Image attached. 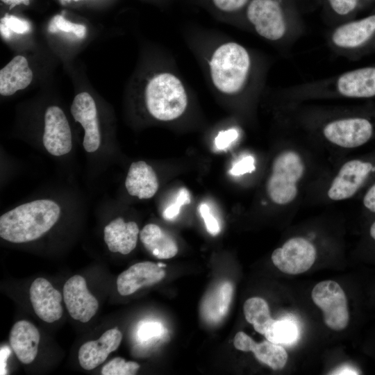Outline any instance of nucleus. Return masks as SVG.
Returning <instances> with one entry per match:
<instances>
[{"label":"nucleus","instance_id":"f257e3e1","mask_svg":"<svg viewBox=\"0 0 375 375\" xmlns=\"http://www.w3.org/2000/svg\"><path fill=\"white\" fill-rule=\"evenodd\" d=\"M210 85L227 97L258 94L265 87L267 62L258 53L233 40L218 43L206 58Z\"/></svg>","mask_w":375,"mask_h":375},{"label":"nucleus","instance_id":"f03ea898","mask_svg":"<svg viewBox=\"0 0 375 375\" xmlns=\"http://www.w3.org/2000/svg\"><path fill=\"white\" fill-rule=\"evenodd\" d=\"M291 3V0H250L244 13L245 25L268 42L289 47L305 31Z\"/></svg>","mask_w":375,"mask_h":375},{"label":"nucleus","instance_id":"7ed1b4c3","mask_svg":"<svg viewBox=\"0 0 375 375\" xmlns=\"http://www.w3.org/2000/svg\"><path fill=\"white\" fill-rule=\"evenodd\" d=\"M281 93L288 99L323 97L369 99L375 97V66L349 70L319 80L290 85Z\"/></svg>","mask_w":375,"mask_h":375},{"label":"nucleus","instance_id":"20e7f679","mask_svg":"<svg viewBox=\"0 0 375 375\" xmlns=\"http://www.w3.org/2000/svg\"><path fill=\"white\" fill-rule=\"evenodd\" d=\"M60 208L49 199H38L21 204L0 217V236L12 243L35 240L58 222Z\"/></svg>","mask_w":375,"mask_h":375},{"label":"nucleus","instance_id":"39448f33","mask_svg":"<svg viewBox=\"0 0 375 375\" xmlns=\"http://www.w3.org/2000/svg\"><path fill=\"white\" fill-rule=\"evenodd\" d=\"M143 100L148 113L153 119L161 122L175 120L188 108L187 86L175 70L162 69L147 79Z\"/></svg>","mask_w":375,"mask_h":375},{"label":"nucleus","instance_id":"423d86ee","mask_svg":"<svg viewBox=\"0 0 375 375\" xmlns=\"http://www.w3.org/2000/svg\"><path fill=\"white\" fill-rule=\"evenodd\" d=\"M326 42L337 56L355 59L375 45V14L332 27Z\"/></svg>","mask_w":375,"mask_h":375},{"label":"nucleus","instance_id":"0eeeda50","mask_svg":"<svg viewBox=\"0 0 375 375\" xmlns=\"http://www.w3.org/2000/svg\"><path fill=\"white\" fill-rule=\"evenodd\" d=\"M304 169L301 156L294 151L285 150L276 156L266 185L270 199L278 205L291 203L297 195V183Z\"/></svg>","mask_w":375,"mask_h":375},{"label":"nucleus","instance_id":"6e6552de","mask_svg":"<svg viewBox=\"0 0 375 375\" xmlns=\"http://www.w3.org/2000/svg\"><path fill=\"white\" fill-rule=\"evenodd\" d=\"M322 133L328 141L337 146L356 148L374 137L375 124L365 115H347L327 121L322 127Z\"/></svg>","mask_w":375,"mask_h":375},{"label":"nucleus","instance_id":"1a4fd4ad","mask_svg":"<svg viewBox=\"0 0 375 375\" xmlns=\"http://www.w3.org/2000/svg\"><path fill=\"white\" fill-rule=\"evenodd\" d=\"M311 297L323 312L325 324L333 331L344 329L349 321L347 299L343 289L334 281H323L315 285Z\"/></svg>","mask_w":375,"mask_h":375},{"label":"nucleus","instance_id":"9d476101","mask_svg":"<svg viewBox=\"0 0 375 375\" xmlns=\"http://www.w3.org/2000/svg\"><path fill=\"white\" fill-rule=\"evenodd\" d=\"M375 174V163L371 160L353 159L346 162L333 180L327 194L333 201L354 196Z\"/></svg>","mask_w":375,"mask_h":375},{"label":"nucleus","instance_id":"9b49d317","mask_svg":"<svg viewBox=\"0 0 375 375\" xmlns=\"http://www.w3.org/2000/svg\"><path fill=\"white\" fill-rule=\"evenodd\" d=\"M316 249L308 240L295 237L288 240L272 254L274 265L282 272L299 274L308 271L316 259Z\"/></svg>","mask_w":375,"mask_h":375},{"label":"nucleus","instance_id":"f8f14e48","mask_svg":"<svg viewBox=\"0 0 375 375\" xmlns=\"http://www.w3.org/2000/svg\"><path fill=\"white\" fill-rule=\"evenodd\" d=\"M42 143L45 149L54 156H64L72 148L69 124L58 106H51L46 109Z\"/></svg>","mask_w":375,"mask_h":375},{"label":"nucleus","instance_id":"ddd939ff","mask_svg":"<svg viewBox=\"0 0 375 375\" xmlns=\"http://www.w3.org/2000/svg\"><path fill=\"white\" fill-rule=\"evenodd\" d=\"M70 110L74 120L84 129V149L88 153L96 151L100 147L101 136L93 97L87 92L78 93L72 101Z\"/></svg>","mask_w":375,"mask_h":375},{"label":"nucleus","instance_id":"4468645a","mask_svg":"<svg viewBox=\"0 0 375 375\" xmlns=\"http://www.w3.org/2000/svg\"><path fill=\"white\" fill-rule=\"evenodd\" d=\"M63 299L70 316L81 322H89L96 314L99 303L80 275L70 277L63 287Z\"/></svg>","mask_w":375,"mask_h":375},{"label":"nucleus","instance_id":"2eb2a0df","mask_svg":"<svg viewBox=\"0 0 375 375\" xmlns=\"http://www.w3.org/2000/svg\"><path fill=\"white\" fill-rule=\"evenodd\" d=\"M30 300L35 314L44 322H54L62 315V295L46 278L39 277L32 283Z\"/></svg>","mask_w":375,"mask_h":375},{"label":"nucleus","instance_id":"dca6fc26","mask_svg":"<svg viewBox=\"0 0 375 375\" xmlns=\"http://www.w3.org/2000/svg\"><path fill=\"white\" fill-rule=\"evenodd\" d=\"M165 276V271L158 264L149 261L138 262L119 275L117 291L122 296L130 295L142 287L160 281Z\"/></svg>","mask_w":375,"mask_h":375},{"label":"nucleus","instance_id":"f3484780","mask_svg":"<svg viewBox=\"0 0 375 375\" xmlns=\"http://www.w3.org/2000/svg\"><path fill=\"white\" fill-rule=\"evenodd\" d=\"M122 334L117 328L104 332L97 340L84 343L78 350V361L85 370H92L102 364L108 355L119 346Z\"/></svg>","mask_w":375,"mask_h":375},{"label":"nucleus","instance_id":"a211bd4d","mask_svg":"<svg viewBox=\"0 0 375 375\" xmlns=\"http://www.w3.org/2000/svg\"><path fill=\"white\" fill-rule=\"evenodd\" d=\"M233 344L238 350L253 352L260 362L273 370L282 369L288 361V353L280 344L267 340L258 343L242 331L236 333Z\"/></svg>","mask_w":375,"mask_h":375},{"label":"nucleus","instance_id":"6ab92c4d","mask_svg":"<svg viewBox=\"0 0 375 375\" xmlns=\"http://www.w3.org/2000/svg\"><path fill=\"white\" fill-rule=\"evenodd\" d=\"M233 286L229 281L216 285L206 293L201 303L200 314L203 321L216 324L226 317L232 301Z\"/></svg>","mask_w":375,"mask_h":375},{"label":"nucleus","instance_id":"aec40b11","mask_svg":"<svg viewBox=\"0 0 375 375\" xmlns=\"http://www.w3.org/2000/svg\"><path fill=\"white\" fill-rule=\"evenodd\" d=\"M139 227L135 222H126L117 217L107 224L103 229V239L111 252L126 255L136 247Z\"/></svg>","mask_w":375,"mask_h":375},{"label":"nucleus","instance_id":"412c9836","mask_svg":"<svg viewBox=\"0 0 375 375\" xmlns=\"http://www.w3.org/2000/svg\"><path fill=\"white\" fill-rule=\"evenodd\" d=\"M40 335L38 328L30 322H16L9 335L10 344L19 361L24 364L32 362L37 354Z\"/></svg>","mask_w":375,"mask_h":375},{"label":"nucleus","instance_id":"4be33fe9","mask_svg":"<svg viewBox=\"0 0 375 375\" xmlns=\"http://www.w3.org/2000/svg\"><path fill=\"white\" fill-rule=\"evenodd\" d=\"M158 180L153 168L144 161L131 164L125 180L128 193L140 199H150L158 189Z\"/></svg>","mask_w":375,"mask_h":375},{"label":"nucleus","instance_id":"5701e85b","mask_svg":"<svg viewBox=\"0 0 375 375\" xmlns=\"http://www.w3.org/2000/svg\"><path fill=\"white\" fill-rule=\"evenodd\" d=\"M33 80V72L23 56L14 57L0 70V94L8 97L26 88Z\"/></svg>","mask_w":375,"mask_h":375},{"label":"nucleus","instance_id":"b1692460","mask_svg":"<svg viewBox=\"0 0 375 375\" xmlns=\"http://www.w3.org/2000/svg\"><path fill=\"white\" fill-rule=\"evenodd\" d=\"M140 239L146 249L157 258L169 259L178 253L174 239L155 224L145 225L140 232Z\"/></svg>","mask_w":375,"mask_h":375},{"label":"nucleus","instance_id":"393cba45","mask_svg":"<svg viewBox=\"0 0 375 375\" xmlns=\"http://www.w3.org/2000/svg\"><path fill=\"white\" fill-rule=\"evenodd\" d=\"M246 320L253 325L258 333L264 335L274 319L272 318L267 301L260 297H251L244 303Z\"/></svg>","mask_w":375,"mask_h":375},{"label":"nucleus","instance_id":"a878e982","mask_svg":"<svg viewBox=\"0 0 375 375\" xmlns=\"http://www.w3.org/2000/svg\"><path fill=\"white\" fill-rule=\"evenodd\" d=\"M266 339L278 344H293L299 338L297 324L290 319H273L265 331Z\"/></svg>","mask_w":375,"mask_h":375},{"label":"nucleus","instance_id":"bb28decb","mask_svg":"<svg viewBox=\"0 0 375 375\" xmlns=\"http://www.w3.org/2000/svg\"><path fill=\"white\" fill-rule=\"evenodd\" d=\"M328 22L332 27L351 19L360 0H322Z\"/></svg>","mask_w":375,"mask_h":375},{"label":"nucleus","instance_id":"cd10ccee","mask_svg":"<svg viewBox=\"0 0 375 375\" xmlns=\"http://www.w3.org/2000/svg\"><path fill=\"white\" fill-rule=\"evenodd\" d=\"M31 30L30 23L12 15H6L1 19L0 32L5 39L11 38V32L24 34Z\"/></svg>","mask_w":375,"mask_h":375},{"label":"nucleus","instance_id":"c85d7f7f","mask_svg":"<svg viewBox=\"0 0 375 375\" xmlns=\"http://www.w3.org/2000/svg\"><path fill=\"white\" fill-rule=\"evenodd\" d=\"M140 368V365L133 361H126L116 357L107 362L101 369L103 375H134Z\"/></svg>","mask_w":375,"mask_h":375},{"label":"nucleus","instance_id":"c756f323","mask_svg":"<svg viewBox=\"0 0 375 375\" xmlns=\"http://www.w3.org/2000/svg\"><path fill=\"white\" fill-rule=\"evenodd\" d=\"M48 31L55 33L58 31L72 33L78 38H83L86 34V27L81 24H76L67 20L62 15H56L51 20Z\"/></svg>","mask_w":375,"mask_h":375},{"label":"nucleus","instance_id":"7c9ffc66","mask_svg":"<svg viewBox=\"0 0 375 375\" xmlns=\"http://www.w3.org/2000/svg\"><path fill=\"white\" fill-rule=\"evenodd\" d=\"M190 203V197L188 190L185 188H181L177 194L175 201L169 205L163 212V217L170 220L176 217L180 212L181 207L185 204Z\"/></svg>","mask_w":375,"mask_h":375},{"label":"nucleus","instance_id":"2f4dec72","mask_svg":"<svg viewBox=\"0 0 375 375\" xmlns=\"http://www.w3.org/2000/svg\"><path fill=\"white\" fill-rule=\"evenodd\" d=\"M215 7L227 14H237L244 12L250 0H212Z\"/></svg>","mask_w":375,"mask_h":375},{"label":"nucleus","instance_id":"473e14b6","mask_svg":"<svg viewBox=\"0 0 375 375\" xmlns=\"http://www.w3.org/2000/svg\"><path fill=\"white\" fill-rule=\"evenodd\" d=\"M199 211L204 221L208 232L212 235H217L220 231V226L217 219L211 213L208 205L201 203L199 207Z\"/></svg>","mask_w":375,"mask_h":375},{"label":"nucleus","instance_id":"72a5a7b5","mask_svg":"<svg viewBox=\"0 0 375 375\" xmlns=\"http://www.w3.org/2000/svg\"><path fill=\"white\" fill-rule=\"evenodd\" d=\"M238 131L235 128H229L226 131H219L215 139V144L218 149L227 148L238 137Z\"/></svg>","mask_w":375,"mask_h":375},{"label":"nucleus","instance_id":"f704fd0d","mask_svg":"<svg viewBox=\"0 0 375 375\" xmlns=\"http://www.w3.org/2000/svg\"><path fill=\"white\" fill-rule=\"evenodd\" d=\"M255 160L251 156H247L241 159L230 170L233 176H240L247 173H251L255 170Z\"/></svg>","mask_w":375,"mask_h":375},{"label":"nucleus","instance_id":"c9c22d12","mask_svg":"<svg viewBox=\"0 0 375 375\" xmlns=\"http://www.w3.org/2000/svg\"><path fill=\"white\" fill-rule=\"evenodd\" d=\"M162 331L161 325L155 322H149L141 325L138 330L140 340H147L149 338L158 336Z\"/></svg>","mask_w":375,"mask_h":375},{"label":"nucleus","instance_id":"e433bc0d","mask_svg":"<svg viewBox=\"0 0 375 375\" xmlns=\"http://www.w3.org/2000/svg\"><path fill=\"white\" fill-rule=\"evenodd\" d=\"M362 205L367 210L375 214V182L372 183L365 192Z\"/></svg>","mask_w":375,"mask_h":375},{"label":"nucleus","instance_id":"4c0bfd02","mask_svg":"<svg viewBox=\"0 0 375 375\" xmlns=\"http://www.w3.org/2000/svg\"><path fill=\"white\" fill-rule=\"evenodd\" d=\"M331 374H358V372L352 367L343 365L335 369Z\"/></svg>","mask_w":375,"mask_h":375},{"label":"nucleus","instance_id":"58836bf2","mask_svg":"<svg viewBox=\"0 0 375 375\" xmlns=\"http://www.w3.org/2000/svg\"><path fill=\"white\" fill-rule=\"evenodd\" d=\"M5 4L10 6V8L20 4H28L29 0H1Z\"/></svg>","mask_w":375,"mask_h":375},{"label":"nucleus","instance_id":"ea45409f","mask_svg":"<svg viewBox=\"0 0 375 375\" xmlns=\"http://www.w3.org/2000/svg\"><path fill=\"white\" fill-rule=\"evenodd\" d=\"M369 233L372 239L375 241V221L372 223L369 227Z\"/></svg>","mask_w":375,"mask_h":375},{"label":"nucleus","instance_id":"a19ab883","mask_svg":"<svg viewBox=\"0 0 375 375\" xmlns=\"http://www.w3.org/2000/svg\"><path fill=\"white\" fill-rule=\"evenodd\" d=\"M62 1H81V0H62Z\"/></svg>","mask_w":375,"mask_h":375}]
</instances>
